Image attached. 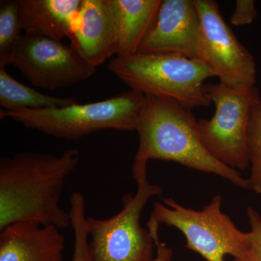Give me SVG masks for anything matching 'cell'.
<instances>
[{
	"label": "cell",
	"mask_w": 261,
	"mask_h": 261,
	"mask_svg": "<svg viewBox=\"0 0 261 261\" xmlns=\"http://www.w3.org/2000/svg\"><path fill=\"white\" fill-rule=\"evenodd\" d=\"M80 161L78 149L61 155L21 152L0 159V231L17 222L69 227L70 213L60 206L65 181Z\"/></svg>",
	"instance_id": "cell-1"
},
{
	"label": "cell",
	"mask_w": 261,
	"mask_h": 261,
	"mask_svg": "<svg viewBox=\"0 0 261 261\" xmlns=\"http://www.w3.org/2000/svg\"><path fill=\"white\" fill-rule=\"evenodd\" d=\"M198 121L191 110L167 98L145 95L136 132L140 144L135 162L150 160L172 161L185 167L213 173L248 190L247 179L238 170L228 167L216 159L201 142Z\"/></svg>",
	"instance_id": "cell-2"
},
{
	"label": "cell",
	"mask_w": 261,
	"mask_h": 261,
	"mask_svg": "<svg viewBox=\"0 0 261 261\" xmlns=\"http://www.w3.org/2000/svg\"><path fill=\"white\" fill-rule=\"evenodd\" d=\"M108 68L130 90L144 95L173 99L189 110L212 102L205 82L215 75L199 58L139 51L115 57Z\"/></svg>",
	"instance_id": "cell-3"
},
{
	"label": "cell",
	"mask_w": 261,
	"mask_h": 261,
	"mask_svg": "<svg viewBox=\"0 0 261 261\" xmlns=\"http://www.w3.org/2000/svg\"><path fill=\"white\" fill-rule=\"evenodd\" d=\"M145 99L143 94L129 90L106 100L56 109L2 110L0 118L56 138L75 140L99 130L136 132Z\"/></svg>",
	"instance_id": "cell-4"
},
{
	"label": "cell",
	"mask_w": 261,
	"mask_h": 261,
	"mask_svg": "<svg viewBox=\"0 0 261 261\" xmlns=\"http://www.w3.org/2000/svg\"><path fill=\"white\" fill-rule=\"evenodd\" d=\"M147 165L132 164L137 192L123 196V207L118 214L107 219L87 218L92 261L153 260L154 240L141 226V214L151 198L162 195L163 189L147 179Z\"/></svg>",
	"instance_id": "cell-5"
},
{
	"label": "cell",
	"mask_w": 261,
	"mask_h": 261,
	"mask_svg": "<svg viewBox=\"0 0 261 261\" xmlns=\"http://www.w3.org/2000/svg\"><path fill=\"white\" fill-rule=\"evenodd\" d=\"M156 202L149 221L177 228L187 240V248L207 261H225L227 255L243 257L248 247L247 232L237 227L221 211V197L216 195L201 211L184 207L171 197Z\"/></svg>",
	"instance_id": "cell-6"
},
{
	"label": "cell",
	"mask_w": 261,
	"mask_h": 261,
	"mask_svg": "<svg viewBox=\"0 0 261 261\" xmlns=\"http://www.w3.org/2000/svg\"><path fill=\"white\" fill-rule=\"evenodd\" d=\"M216 111L211 119L198 121L201 142L211 155L233 169L250 168L247 130L252 106L261 98L255 87L231 88L221 83L207 84Z\"/></svg>",
	"instance_id": "cell-7"
},
{
	"label": "cell",
	"mask_w": 261,
	"mask_h": 261,
	"mask_svg": "<svg viewBox=\"0 0 261 261\" xmlns=\"http://www.w3.org/2000/svg\"><path fill=\"white\" fill-rule=\"evenodd\" d=\"M200 19L197 58L231 88L255 87L256 63L225 21L214 0H195Z\"/></svg>",
	"instance_id": "cell-8"
},
{
	"label": "cell",
	"mask_w": 261,
	"mask_h": 261,
	"mask_svg": "<svg viewBox=\"0 0 261 261\" xmlns=\"http://www.w3.org/2000/svg\"><path fill=\"white\" fill-rule=\"evenodd\" d=\"M11 65L34 87L50 91L80 84L97 70L71 45L27 34L20 38Z\"/></svg>",
	"instance_id": "cell-9"
},
{
	"label": "cell",
	"mask_w": 261,
	"mask_h": 261,
	"mask_svg": "<svg viewBox=\"0 0 261 261\" xmlns=\"http://www.w3.org/2000/svg\"><path fill=\"white\" fill-rule=\"evenodd\" d=\"M200 19L195 0H163L140 51L197 58Z\"/></svg>",
	"instance_id": "cell-10"
},
{
	"label": "cell",
	"mask_w": 261,
	"mask_h": 261,
	"mask_svg": "<svg viewBox=\"0 0 261 261\" xmlns=\"http://www.w3.org/2000/svg\"><path fill=\"white\" fill-rule=\"evenodd\" d=\"M69 39L70 45L96 68L116 56L118 37L111 0H82Z\"/></svg>",
	"instance_id": "cell-11"
},
{
	"label": "cell",
	"mask_w": 261,
	"mask_h": 261,
	"mask_svg": "<svg viewBox=\"0 0 261 261\" xmlns=\"http://www.w3.org/2000/svg\"><path fill=\"white\" fill-rule=\"evenodd\" d=\"M54 226L17 222L0 231V261H62L65 238Z\"/></svg>",
	"instance_id": "cell-12"
},
{
	"label": "cell",
	"mask_w": 261,
	"mask_h": 261,
	"mask_svg": "<svg viewBox=\"0 0 261 261\" xmlns=\"http://www.w3.org/2000/svg\"><path fill=\"white\" fill-rule=\"evenodd\" d=\"M82 0H18L24 34L62 42L70 39Z\"/></svg>",
	"instance_id": "cell-13"
},
{
	"label": "cell",
	"mask_w": 261,
	"mask_h": 261,
	"mask_svg": "<svg viewBox=\"0 0 261 261\" xmlns=\"http://www.w3.org/2000/svg\"><path fill=\"white\" fill-rule=\"evenodd\" d=\"M162 0H111L118 37L117 57L135 54L157 18Z\"/></svg>",
	"instance_id": "cell-14"
},
{
	"label": "cell",
	"mask_w": 261,
	"mask_h": 261,
	"mask_svg": "<svg viewBox=\"0 0 261 261\" xmlns=\"http://www.w3.org/2000/svg\"><path fill=\"white\" fill-rule=\"evenodd\" d=\"M77 103L74 97H58L41 93L15 80L5 68H0V106L4 111L56 109Z\"/></svg>",
	"instance_id": "cell-15"
},
{
	"label": "cell",
	"mask_w": 261,
	"mask_h": 261,
	"mask_svg": "<svg viewBox=\"0 0 261 261\" xmlns=\"http://www.w3.org/2000/svg\"><path fill=\"white\" fill-rule=\"evenodd\" d=\"M18 0L0 2V68L12 64L23 34Z\"/></svg>",
	"instance_id": "cell-16"
},
{
	"label": "cell",
	"mask_w": 261,
	"mask_h": 261,
	"mask_svg": "<svg viewBox=\"0 0 261 261\" xmlns=\"http://www.w3.org/2000/svg\"><path fill=\"white\" fill-rule=\"evenodd\" d=\"M247 154L250 163L248 190L261 195V99L252 106L247 130Z\"/></svg>",
	"instance_id": "cell-17"
},
{
	"label": "cell",
	"mask_w": 261,
	"mask_h": 261,
	"mask_svg": "<svg viewBox=\"0 0 261 261\" xmlns=\"http://www.w3.org/2000/svg\"><path fill=\"white\" fill-rule=\"evenodd\" d=\"M70 224L74 232V247L71 261H92L89 247L85 198L80 192L70 197Z\"/></svg>",
	"instance_id": "cell-18"
},
{
	"label": "cell",
	"mask_w": 261,
	"mask_h": 261,
	"mask_svg": "<svg viewBox=\"0 0 261 261\" xmlns=\"http://www.w3.org/2000/svg\"><path fill=\"white\" fill-rule=\"evenodd\" d=\"M247 214L250 226L247 232L248 247L243 257L234 260L261 261V216L251 206L247 207Z\"/></svg>",
	"instance_id": "cell-19"
},
{
	"label": "cell",
	"mask_w": 261,
	"mask_h": 261,
	"mask_svg": "<svg viewBox=\"0 0 261 261\" xmlns=\"http://www.w3.org/2000/svg\"><path fill=\"white\" fill-rule=\"evenodd\" d=\"M257 17L255 2L252 0H238L234 10L230 17V23L236 27L252 23Z\"/></svg>",
	"instance_id": "cell-20"
},
{
	"label": "cell",
	"mask_w": 261,
	"mask_h": 261,
	"mask_svg": "<svg viewBox=\"0 0 261 261\" xmlns=\"http://www.w3.org/2000/svg\"><path fill=\"white\" fill-rule=\"evenodd\" d=\"M154 240V245L157 247V255L152 261H171L173 251L171 248L166 246V244L161 243L159 240V230L150 231Z\"/></svg>",
	"instance_id": "cell-21"
},
{
	"label": "cell",
	"mask_w": 261,
	"mask_h": 261,
	"mask_svg": "<svg viewBox=\"0 0 261 261\" xmlns=\"http://www.w3.org/2000/svg\"><path fill=\"white\" fill-rule=\"evenodd\" d=\"M234 261H245V260H234Z\"/></svg>",
	"instance_id": "cell-22"
}]
</instances>
